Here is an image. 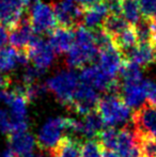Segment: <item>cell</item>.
I'll return each mask as SVG.
<instances>
[{
  "label": "cell",
  "instance_id": "cell-17",
  "mask_svg": "<svg viewBox=\"0 0 156 157\" xmlns=\"http://www.w3.org/2000/svg\"><path fill=\"white\" fill-rule=\"evenodd\" d=\"M75 40V31L71 28L57 26V28L49 34V43L56 54H64L70 50Z\"/></svg>",
  "mask_w": 156,
  "mask_h": 157
},
{
  "label": "cell",
  "instance_id": "cell-14",
  "mask_svg": "<svg viewBox=\"0 0 156 157\" xmlns=\"http://www.w3.org/2000/svg\"><path fill=\"white\" fill-rule=\"evenodd\" d=\"M25 0H0V24L9 30L25 13Z\"/></svg>",
  "mask_w": 156,
  "mask_h": 157
},
{
  "label": "cell",
  "instance_id": "cell-34",
  "mask_svg": "<svg viewBox=\"0 0 156 157\" xmlns=\"http://www.w3.org/2000/svg\"><path fill=\"white\" fill-rule=\"evenodd\" d=\"M12 80H11V77L6 76V75H3L1 72H0V88L4 89V88H8L9 86L11 85Z\"/></svg>",
  "mask_w": 156,
  "mask_h": 157
},
{
  "label": "cell",
  "instance_id": "cell-31",
  "mask_svg": "<svg viewBox=\"0 0 156 157\" xmlns=\"http://www.w3.org/2000/svg\"><path fill=\"white\" fill-rule=\"evenodd\" d=\"M141 14L146 17H152L156 11V0H139Z\"/></svg>",
  "mask_w": 156,
  "mask_h": 157
},
{
  "label": "cell",
  "instance_id": "cell-30",
  "mask_svg": "<svg viewBox=\"0 0 156 157\" xmlns=\"http://www.w3.org/2000/svg\"><path fill=\"white\" fill-rule=\"evenodd\" d=\"M44 71L40 70L36 67L34 65L32 66H26V70L23 75V81L25 85H29V83H34L36 80L44 74Z\"/></svg>",
  "mask_w": 156,
  "mask_h": 157
},
{
  "label": "cell",
  "instance_id": "cell-12",
  "mask_svg": "<svg viewBox=\"0 0 156 157\" xmlns=\"http://www.w3.org/2000/svg\"><path fill=\"white\" fill-rule=\"evenodd\" d=\"M121 55L124 61L134 62L140 67H148L156 63V50L152 43H138Z\"/></svg>",
  "mask_w": 156,
  "mask_h": 157
},
{
  "label": "cell",
  "instance_id": "cell-16",
  "mask_svg": "<svg viewBox=\"0 0 156 157\" xmlns=\"http://www.w3.org/2000/svg\"><path fill=\"white\" fill-rule=\"evenodd\" d=\"M29 58L26 52L17 50L14 47H3L0 50V72L6 73L18 66H27Z\"/></svg>",
  "mask_w": 156,
  "mask_h": 157
},
{
  "label": "cell",
  "instance_id": "cell-10",
  "mask_svg": "<svg viewBox=\"0 0 156 157\" xmlns=\"http://www.w3.org/2000/svg\"><path fill=\"white\" fill-rule=\"evenodd\" d=\"M67 129V118H51L40 129L36 144L41 150L50 151L61 139V132Z\"/></svg>",
  "mask_w": 156,
  "mask_h": 157
},
{
  "label": "cell",
  "instance_id": "cell-24",
  "mask_svg": "<svg viewBox=\"0 0 156 157\" xmlns=\"http://www.w3.org/2000/svg\"><path fill=\"white\" fill-rule=\"evenodd\" d=\"M131 26L122 14H110L109 13L103 23L102 28L105 30L111 37L116 36L124 29Z\"/></svg>",
  "mask_w": 156,
  "mask_h": 157
},
{
  "label": "cell",
  "instance_id": "cell-18",
  "mask_svg": "<svg viewBox=\"0 0 156 157\" xmlns=\"http://www.w3.org/2000/svg\"><path fill=\"white\" fill-rule=\"evenodd\" d=\"M8 142L10 144V149L17 156H24L29 153H32L36 141L34 137L27 130L16 132L8 135Z\"/></svg>",
  "mask_w": 156,
  "mask_h": 157
},
{
  "label": "cell",
  "instance_id": "cell-20",
  "mask_svg": "<svg viewBox=\"0 0 156 157\" xmlns=\"http://www.w3.org/2000/svg\"><path fill=\"white\" fill-rule=\"evenodd\" d=\"M109 14V9L106 1H103L98 4L85 9L82 16V26L89 30H95L102 28L103 23L107 15Z\"/></svg>",
  "mask_w": 156,
  "mask_h": 157
},
{
  "label": "cell",
  "instance_id": "cell-35",
  "mask_svg": "<svg viewBox=\"0 0 156 157\" xmlns=\"http://www.w3.org/2000/svg\"><path fill=\"white\" fill-rule=\"evenodd\" d=\"M0 157H18V156H17L11 149H8V150H4L3 152L0 153Z\"/></svg>",
  "mask_w": 156,
  "mask_h": 157
},
{
  "label": "cell",
  "instance_id": "cell-27",
  "mask_svg": "<svg viewBox=\"0 0 156 157\" xmlns=\"http://www.w3.org/2000/svg\"><path fill=\"white\" fill-rule=\"evenodd\" d=\"M118 136L119 130L113 127H109L103 129L96 138L102 143L103 147L105 150H110V151H116L118 144Z\"/></svg>",
  "mask_w": 156,
  "mask_h": 157
},
{
  "label": "cell",
  "instance_id": "cell-28",
  "mask_svg": "<svg viewBox=\"0 0 156 157\" xmlns=\"http://www.w3.org/2000/svg\"><path fill=\"white\" fill-rule=\"evenodd\" d=\"M102 143L97 138H92L82 143L80 157H102L104 152Z\"/></svg>",
  "mask_w": 156,
  "mask_h": 157
},
{
  "label": "cell",
  "instance_id": "cell-7",
  "mask_svg": "<svg viewBox=\"0 0 156 157\" xmlns=\"http://www.w3.org/2000/svg\"><path fill=\"white\" fill-rule=\"evenodd\" d=\"M25 52L33 65L44 72L54 63L56 58V52L49 41L45 40L41 34L34 35Z\"/></svg>",
  "mask_w": 156,
  "mask_h": 157
},
{
  "label": "cell",
  "instance_id": "cell-33",
  "mask_svg": "<svg viewBox=\"0 0 156 157\" xmlns=\"http://www.w3.org/2000/svg\"><path fill=\"white\" fill-rule=\"evenodd\" d=\"M103 1H104V0H78V2L80 3V6H82L83 9L91 8V6L101 3V2H103Z\"/></svg>",
  "mask_w": 156,
  "mask_h": 157
},
{
  "label": "cell",
  "instance_id": "cell-21",
  "mask_svg": "<svg viewBox=\"0 0 156 157\" xmlns=\"http://www.w3.org/2000/svg\"><path fill=\"white\" fill-rule=\"evenodd\" d=\"M133 27L137 35L138 43H152L155 37V26L150 17L142 15Z\"/></svg>",
  "mask_w": 156,
  "mask_h": 157
},
{
  "label": "cell",
  "instance_id": "cell-32",
  "mask_svg": "<svg viewBox=\"0 0 156 157\" xmlns=\"http://www.w3.org/2000/svg\"><path fill=\"white\" fill-rule=\"evenodd\" d=\"M148 101L156 106V83L148 79Z\"/></svg>",
  "mask_w": 156,
  "mask_h": 157
},
{
  "label": "cell",
  "instance_id": "cell-6",
  "mask_svg": "<svg viewBox=\"0 0 156 157\" xmlns=\"http://www.w3.org/2000/svg\"><path fill=\"white\" fill-rule=\"evenodd\" d=\"M57 23L61 27L75 29L82 25V16L85 9L78 0H59L52 4Z\"/></svg>",
  "mask_w": 156,
  "mask_h": 157
},
{
  "label": "cell",
  "instance_id": "cell-15",
  "mask_svg": "<svg viewBox=\"0 0 156 157\" xmlns=\"http://www.w3.org/2000/svg\"><path fill=\"white\" fill-rule=\"evenodd\" d=\"M120 94L128 107H138L148 95V79L134 85H121Z\"/></svg>",
  "mask_w": 156,
  "mask_h": 157
},
{
  "label": "cell",
  "instance_id": "cell-1",
  "mask_svg": "<svg viewBox=\"0 0 156 157\" xmlns=\"http://www.w3.org/2000/svg\"><path fill=\"white\" fill-rule=\"evenodd\" d=\"M75 40L67 56V65L70 68H82L88 64L98 61L100 49L94 41L93 32L82 25L74 29Z\"/></svg>",
  "mask_w": 156,
  "mask_h": 157
},
{
  "label": "cell",
  "instance_id": "cell-22",
  "mask_svg": "<svg viewBox=\"0 0 156 157\" xmlns=\"http://www.w3.org/2000/svg\"><path fill=\"white\" fill-rule=\"evenodd\" d=\"M112 42L113 45L118 48L121 54H123L124 52L136 46L138 44V40L134 27L133 26H128L126 29H124L122 32H120L116 36H113Z\"/></svg>",
  "mask_w": 156,
  "mask_h": 157
},
{
  "label": "cell",
  "instance_id": "cell-26",
  "mask_svg": "<svg viewBox=\"0 0 156 157\" xmlns=\"http://www.w3.org/2000/svg\"><path fill=\"white\" fill-rule=\"evenodd\" d=\"M136 135V141L139 147L141 157H156V138L148 135Z\"/></svg>",
  "mask_w": 156,
  "mask_h": 157
},
{
  "label": "cell",
  "instance_id": "cell-13",
  "mask_svg": "<svg viewBox=\"0 0 156 157\" xmlns=\"http://www.w3.org/2000/svg\"><path fill=\"white\" fill-rule=\"evenodd\" d=\"M123 62L124 60H123L122 55L115 45L102 49L100 52L98 65L110 77L117 78L118 73H120Z\"/></svg>",
  "mask_w": 156,
  "mask_h": 157
},
{
  "label": "cell",
  "instance_id": "cell-8",
  "mask_svg": "<svg viewBox=\"0 0 156 157\" xmlns=\"http://www.w3.org/2000/svg\"><path fill=\"white\" fill-rule=\"evenodd\" d=\"M100 98L101 97L98 96L97 92L94 90L93 87L80 81L74 92L69 110L78 114L86 116L89 112L97 109V104Z\"/></svg>",
  "mask_w": 156,
  "mask_h": 157
},
{
  "label": "cell",
  "instance_id": "cell-4",
  "mask_svg": "<svg viewBox=\"0 0 156 157\" xmlns=\"http://www.w3.org/2000/svg\"><path fill=\"white\" fill-rule=\"evenodd\" d=\"M79 79L81 82L87 83L98 91L119 94L121 92V82L118 77L113 78L107 75L98 64H90L81 68Z\"/></svg>",
  "mask_w": 156,
  "mask_h": 157
},
{
  "label": "cell",
  "instance_id": "cell-23",
  "mask_svg": "<svg viewBox=\"0 0 156 157\" xmlns=\"http://www.w3.org/2000/svg\"><path fill=\"white\" fill-rule=\"evenodd\" d=\"M120 77L123 82L122 85H134V83H139L143 80L141 67L138 64L131 62V61L123 62V65L120 70Z\"/></svg>",
  "mask_w": 156,
  "mask_h": 157
},
{
  "label": "cell",
  "instance_id": "cell-9",
  "mask_svg": "<svg viewBox=\"0 0 156 157\" xmlns=\"http://www.w3.org/2000/svg\"><path fill=\"white\" fill-rule=\"evenodd\" d=\"M131 124L135 134L148 135L156 138V106L146 101L133 113Z\"/></svg>",
  "mask_w": 156,
  "mask_h": 157
},
{
  "label": "cell",
  "instance_id": "cell-11",
  "mask_svg": "<svg viewBox=\"0 0 156 157\" xmlns=\"http://www.w3.org/2000/svg\"><path fill=\"white\" fill-rule=\"evenodd\" d=\"M36 33L30 21L29 14L24 13L13 27L9 29V42L12 47L25 52Z\"/></svg>",
  "mask_w": 156,
  "mask_h": 157
},
{
  "label": "cell",
  "instance_id": "cell-25",
  "mask_svg": "<svg viewBox=\"0 0 156 157\" xmlns=\"http://www.w3.org/2000/svg\"><path fill=\"white\" fill-rule=\"evenodd\" d=\"M121 11L131 26L135 25L142 16L139 0H121Z\"/></svg>",
  "mask_w": 156,
  "mask_h": 157
},
{
  "label": "cell",
  "instance_id": "cell-19",
  "mask_svg": "<svg viewBox=\"0 0 156 157\" xmlns=\"http://www.w3.org/2000/svg\"><path fill=\"white\" fill-rule=\"evenodd\" d=\"M82 142L69 135L61 137L59 142L49 151L50 157H80Z\"/></svg>",
  "mask_w": 156,
  "mask_h": 157
},
{
  "label": "cell",
  "instance_id": "cell-36",
  "mask_svg": "<svg viewBox=\"0 0 156 157\" xmlns=\"http://www.w3.org/2000/svg\"><path fill=\"white\" fill-rule=\"evenodd\" d=\"M102 157H120L119 154L115 151H110V150H104Z\"/></svg>",
  "mask_w": 156,
  "mask_h": 157
},
{
  "label": "cell",
  "instance_id": "cell-3",
  "mask_svg": "<svg viewBox=\"0 0 156 157\" xmlns=\"http://www.w3.org/2000/svg\"><path fill=\"white\" fill-rule=\"evenodd\" d=\"M97 110L105 125H108L109 127L124 123L129 119V107L119 93H108L101 97Z\"/></svg>",
  "mask_w": 156,
  "mask_h": 157
},
{
  "label": "cell",
  "instance_id": "cell-5",
  "mask_svg": "<svg viewBox=\"0 0 156 157\" xmlns=\"http://www.w3.org/2000/svg\"><path fill=\"white\" fill-rule=\"evenodd\" d=\"M29 17L36 34H50L58 26L52 4L36 1L31 6Z\"/></svg>",
  "mask_w": 156,
  "mask_h": 157
},
{
  "label": "cell",
  "instance_id": "cell-29",
  "mask_svg": "<svg viewBox=\"0 0 156 157\" xmlns=\"http://www.w3.org/2000/svg\"><path fill=\"white\" fill-rule=\"evenodd\" d=\"M0 132L6 136L14 132V122L10 111L4 109H0Z\"/></svg>",
  "mask_w": 156,
  "mask_h": 157
},
{
  "label": "cell",
  "instance_id": "cell-2",
  "mask_svg": "<svg viewBox=\"0 0 156 157\" xmlns=\"http://www.w3.org/2000/svg\"><path fill=\"white\" fill-rule=\"evenodd\" d=\"M79 75L73 71H60L46 81V88L63 106L69 109L74 92L78 87Z\"/></svg>",
  "mask_w": 156,
  "mask_h": 157
}]
</instances>
